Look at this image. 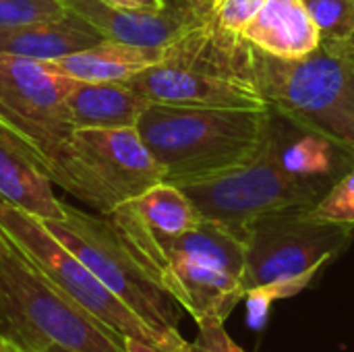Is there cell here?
<instances>
[{
    "label": "cell",
    "mask_w": 354,
    "mask_h": 352,
    "mask_svg": "<svg viewBox=\"0 0 354 352\" xmlns=\"http://www.w3.org/2000/svg\"><path fill=\"white\" fill-rule=\"evenodd\" d=\"M274 112L245 108H203L149 102L137 131L176 187L201 183L241 168L266 145Z\"/></svg>",
    "instance_id": "6da1fadb"
},
{
    "label": "cell",
    "mask_w": 354,
    "mask_h": 352,
    "mask_svg": "<svg viewBox=\"0 0 354 352\" xmlns=\"http://www.w3.org/2000/svg\"><path fill=\"white\" fill-rule=\"evenodd\" d=\"M147 102L203 108H270L255 83L251 44L214 17L164 48V58L127 81Z\"/></svg>",
    "instance_id": "7a4b0ae2"
},
{
    "label": "cell",
    "mask_w": 354,
    "mask_h": 352,
    "mask_svg": "<svg viewBox=\"0 0 354 352\" xmlns=\"http://www.w3.org/2000/svg\"><path fill=\"white\" fill-rule=\"evenodd\" d=\"M251 66L270 110L354 160V50L319 44L303 58H276L251 46Z\"/></svg>",
    "instance_id": "3957f363"
},
{
    "label": "cell",
    "mask_w": 354,
    "mask_h": 352,
    "mask_svg": "<svg viewBox=\"0 0 354 352\" xmlns=\"http://www.w3.org/2000/svg\"><path fill=\"white\" fill-rule=\"evenodd\" d=\"M0 334L29 352H124L122 336L66 299L0 228Z\"/></svg>",
    "instance_id": "277c9868"
},
{
    "label": "cell",
    "mask_w": 354,
    "mask_h": 352,
    "mask_svg": "<svg viewBox=\"0 0 354 352\" xmlns=\"http://www.w3.org/2000/svg\"><path fill=\"white\" fill-rule=\"evenodd\" d=\"M274 112V110H272ZM284 120L274 112V124L261 151L236 170L209 180L183 185L201 218L245 237L259 218L286 210H311L322 201L336 178L303 176L282 160Z\"/></svg>",
    "instance_id": "5b68a950"
},
{
    "label": "cell",
    "mask_w": 354,
    "mask_h": 352,
    "mask_svg": "<svg viewBox=\"0 0 354 352\" xmlns=\"http://www.w3.org/2000/svg\"><path fill=\"white\" fill-rule=\"evenodd\" d=\"M129 309L164 336L185 342L178 332L183 307L141 268L108 216H91L64 203L62 220H41Z\"/></svg>",
    "instance_id": "8992f818"
},
{
    "label": "cell",
    "mask_w": 354,
    "mask_h": 352,
    "mask_svg": "<svg viewBox=\"0 0 354 352\" xmlns=\"http://www.w3.org/2000/svg\"><path fill=\"white\" fill-rule=\"evenodd\" d=\"M73 79L48 62L0 54V131L58 185L73 135L64 98Z\"/></svg>",
    "instance_id": "52a82bcc"
},
{
    "label": "cell",
    "mask_w": 354,
    "mask_h": 352,
    "mask_svg": "<svg viewBox=\"0 0 354 352\" xmlns=\"http://www.w3.org/2000/svg\"><path fill=\"white\" fill-rule=\"evenodd\" d=\"M0 228L52 286L122 338H139L168 352H187V340H172L141 319L114 293H110L71 249L62 245L39 218L0 203Z\"/></svg>",
    "instance_id": "ba28073f"
},
{
    "label": "cell",
    "mask_w": 354,
    "mask_h": 352,
    "mask_svg": "<svg viewBox=\"0 0 354 352\" xmlns=\"http://www.w3.org/2000/svg\"><path fill=\"white\" fill-rule=\"evenodd\" d=\"M162 180V168L131 127L73 131L58 185L100 216H110Z\"/></svg>",
    "instance_id": "9c48e42d"
},
{
    "label": "cell",
    "mask_w": 354,
    "mask_h": 352,
    "mask_svg": "<svg viewBox=\"0 0 354 352\" xmlns=\"http://www.w3.org/2000/svg\"><path fill=\"white\" fill-rule=\"evenodd\" d=\"M354 239L353 224L315 218L309 210H286L255 220L243 237L245 293L286 278H315Z\"/></svg>",
    "instance_id": "30bf717a"
},
{
    "label": "cell",
    "mask_w": 354,
    "mask_h": 352,
    "mask_svg": "<svg viewBox=\"0 0 354 352\" xmlns=\"http://www.w3.org/2000/svg\"><path fill=\"white\" fill-rule=\"evenodd\" d=\"M104 39L145 48H166L189 29L207 21L187 0H172L164 10H122L100 0H62Z\"/></svg>",
    "instance_id": "8fae6325"
},
{
    "label": "cell",
    "mask_w": 354,
    "mask_h": 352,
    "mask_svg": "<svg viewBox=\"0 0 354 352\" xmlns=\"http://www.w3.org/2000/svg\"><path fill=\"white\" fill-rule=\"evenodd\" d=\"M195 322L216 315L226 322L245 299L241 278L185 257H160L141 266Z\"/></svg>",
    "instance_id": "7c38bea8"
},
{
    "label": "cell",
    "mask_w": 354,
    "mask_h": 352,
    "mask_svg": "<svg viewBox=\"0 0 354 352\" xmlns=\"http://www.w3.org/2000/svg\"><path fill=\"white\" fill-rule=\"evenodd\" d=\"M241 37L276 58H303L322 44L319 31L303 0H266Z\"/></svg>",
    "instance_id": "4fadbf2b"
},
{
    "label": "cell",
    "mask_w": 354,
    "mask_h": 352,
    "mask_svg": "<svg viewBox=\"0 0 354 352\" xmlns=\"http://www.w3.org/2000/svg\"><path fill=\"white\" fill-rule=\"evenodd\" d=\"M52 178L4 131H0V203L39 220H62L64 203L52 191Z\"/></svg>",
    "instance_id": "5bb4252c"
},
{
    "label": "cell",
    "mask_w": 354,
    "mask_h": 352,
    "mask_svg": "<svg viewBox=\"0 0 354 352\" xmlns=\"http://www.w3.org/2000/svg\"><path fill=\"white\" fill-rule=\"evenodd\" d=\"M147 100L124 83L75 81L64 98L73 131L79 129H131L137 127Z\"/></svg>",
    "instance_id": "9a60e30c"
},
{
    "label": "cell",
    "mask_w": 354,
    "mask_h": 352,
    "mask_svg": "<svg viewBox=\"0 0 354 352\" xmlns=\"http://www.w3.org/2000/svg\"><path fill=\"white\" fill-rule=\"evenodd\" d=\"M102 39L104 37L83 17L68 10L58 19L0 27V54L48 62L85 50Z\"/></svg>",
    "instance_id": "2e32d148"
},
{
    "label": "cell",
    "mask_w": 354,
    "mask_h": 352,
    "mask_svg": "<svg viewBox=\"0 0 354 352\" xmlns=\"http://www.w3.org/2000/svg\"><path fill=\"white\" fill-rule=\"evenodd\" d=\"M164 48H145L124 41L102 39L85 50L48 60V64L75 81L89 83H124L137 73L158 64Z\"/></svg>",
    "instance_id": "e0dca14e"
},
{
    "label": "cell",
    "mask_w": 354,
    "mask_h": 352,
    "mask_svg": "<svg viewBox=\"0 0 354 352\" xmlns=\"http://www.w3.org/2000/svg\"><path fill=\"white\" fill-rule=\"evenodd\" d=\"M110 218L127 220L143 230L164 237L183 234L201 222V214L187 197V193L166 180L122 203L110 214Z\"/></svg>",
    "instance_id": "ac0fdd59"
},
{
    "label": "cell",
    "mask_w": 354,
    "mask_h": 352,
    "mask_svg": "<svg viewBox=\"0 0 354 352\" xmlns=\"http://www.w3.org/2000/svg\"><path fill=\"white\" fill-rule=\"evenodd\" d=\"M284 120V118H282ZM288 124L284 120V139H282V160L288 170L303 174V176H328L340 178L346 170L354 166L353 158L344 156L336 145L330 141L299 131V137L288 135Z\"/></svg>",
    "instance_id": "d6986e66"
},
{
    "label": "cell",
    "mask_w": 354,
    "mask_h": 352,
    "mask_svg": "<svg viewBox=\"0 0 354 352\" xmlns=\"http://www.w3.org/2000/svg\"><path fill=\"white\" fill-rule=\"evenodd\" d=\"M324 44L354 50V0H303Z\"/></svg>",
    "instance_id": "ffe728a7"
},
{
    "label": "cell",
    "mask_w": 354,
    "mask_h": 352,
    "mask_svg": "<svg viewBox=\"0 0 354 352\" xmlns=\"http://www.w3.org/2000/svg\"><path fill=\"white\" fill-rule=\"evenodd\" d=\"M309 212L326 222L354 226V166L328 189L322 201L313 205Z\"/></svg>",
    "instance_id": "44dd1931"
},
{
    "label": "cell",
    "mask_w": 354,
    "mask_h": 352,
    "mask_svg": "<svg viewBox=\"0 0 354 352\" xmlns=\"http://www.w3.org/2000/svg\"><path fill=\"white\" fill-rule=\"evenodd\" d=\"M66 12L62 0H0V27L58 19Z\"/></svg>",
    "instance_id": "7402d4cb"
},
{
    "label": "cell",
    "mask_w": 354,
    "mask_h": 352,
    "mask_svg": "<svg viewBox=\"0 0 354 352\" xmlns=\"http://www.w3.org/2000/svg\"><path fill=\"white\" fill-rule=\"evenodd\" d=\"M197 324V336L189 342L187 352H245L226 332L224 319L216 315H205Z\"/></svg>",
    "instance_id": "603a6c76"
},
{
    "label": "cell",
    "mask_w": 354,
    "mask_h": 352,
    "mask_svg": "<svg viewBox=\"0 0 354 352\" xmlns=\"http://www.w3.org/2000/svg\"><path fill=\"white\" fill-rule=\"evenodd\" d=\"M263 4L266 0H220L212 17L222 29L241 35L243 29L257 17Z\"/></svg>",
    "instance_id": "cb8c5ba5"
},
{
    "label": "cell",
    "mask_w": 354,
    "mask_h": 352,
    "mask_svg": "<svg viewBox=\"0 0 354 352\" xmlns=\"http://www.w3.org/2000/svg\"><path fill=\"white\" fill-rule=\"evenodd\" d=\"M122 10H164L172 0H100Z\"/></svg>",
    "instance_id": "d4e9b609"
},
{
    "label": "cell",
    "mask_w": 354,
    "mask_h": 352,
    "mask_svg": "<svg viewBox=\"0 0 354 352\" xmlns=\"http://www.w3.org/2000/svg\"><path fill=\"white\" fill-rule=\"evenodd\" d=\"M122 344H124V352H168L160 349V346H156V344H149V342H143V340L131 338V336L124 338Z\"/></svg>",
    "instance_id": "484cf974"
},
{
    "label": "cell",
    "mask_w": 354,
    "mask_h": 352,
    "mask_svg": "<svg viewBox=\"0 0 354 352\" xmlns=\"http://www.w3.org/2000/svg\"><path fill=\"white\" fill-rule=\"evenodd\" d=\"M193 8H195V12H199L201 17H212L214 15V8L218 6V2L220 0H187Z\"/></svg>",
    "instance_id": "4316f807"
},
{
    "label": "cell",
    "mask_w": 354,
    "mask_h": 352,
    "mask_svg": "<svg viewBox=\"0 0 354 352\" xmlns=\"http://www.w3.org/2000/svg\"><path fill=\"white\" fill-rule=\"evenodd\" d=\"M0 352H29L25 349H21L19 344H15L12 340H8L6 336L0 334Z\"/></svg>",
    "instance_id": "83f0119b"
},
{
    "label": "cell",
    "mask_w": 354,
    "mask_h": 352,
    "mask_svg": "<svg viewBox=\"0 0 354 352\" xmlns=\"http://www.w3.org/2000/svg\"><path fill=\"white\" fill-rule=\"evenodd\" d=\"M35 352H75V351L64 349V346H60V344H48V346H44L41 351H35Z\"/></svg>",
    "instance_id": "f1b7e54d"
}]
</instances>
